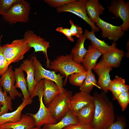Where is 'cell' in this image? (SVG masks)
<instances>
[{"instance_id":"6da1fadb","label":"cell","mask_w":129,"mask_h":129,"mask_svg":"<svg viewBox=\"0 0 129 129\" xmlns=\"http://www.w3.org/2000/svg\"><path fill=\"white\" fill-rule=\"evenodd\" d=\"M92 97L95 109L91 125L95 129H105L115 120L113 104L103 91L100 94L95 91Z\"/></svg>"},{"instance_id":"7a4b0ae2","label":"cell","mask_w":129,"mask_h":129,"mask_svg":"<svg viewBox=\"0 0 129 129\" xmlns=\"http://www.w3.org/2000/svg\"><path fill=\"white\" fill-rule=\"evenodd\" d=\"M48 68L55 73L59 72L60 75L65 77L64 85L66 84L68 78L70 75L86 70L83 65L74 61L70 54L57 57L50 61Z\"/></svg>"},{"instance_id":"3957f363","label":"cell","mask_w":129,"mask_h":129,"mask_svg":"<svg viewBox=\"0 0 129 129\" xmlns=\"http://www.w3.org/2000/svg\"><path fill=\"white\" fill-rule=\"evenodd\" d=\"M31 7L25 0H18L2 15L5 21L10 25L17 22L26 23L29 20Z\"/></svg>"},{"instance_id":"277c9868","label":"cell","mask_w":129,"mask_h":129,"mask_svg":"<svg viewBox=\"0 0 129 129\" xmlns=\"http://www.w3.org/2000/svg\"><path fill=\"white\" fill-rule=\"evenodd\" d=\"M1 48L3 53L10 64L22 59L25 54L31 48L23 38L15 40Z\"/></svg>"},{"instance_id":"5b68a950","label":"cell","mask_w":129,"mask_h":129,"mask_svg":"<svg viewBox=\"0 0 129 129\" xmlns=\"http://www.w3.org/2000/svg\"><path fill=\"white\" fill-rule=\"evenodd\" d=\"M72 92L67 91L57 95L48 105L55 119L58 122L64 117L70 110V102Z\"/></svg>"},{"instance_id":"8992f818","label":"cell","mask_w":129,"mask_h":129,"mask_svg":"<svg viewBox=\"0 0 129 129\" xmlns=\"http://www.w3.org/2000/svg\"><path fill=\"white\" fill-rule=\"evenodd\" d=\"M87 0H74L56 9L57 13L69 12L81 18L91 27L92 31L95 33L99 31V29L90 20L86 12V5Z\"/></svg>"},{"instance_id":"52a82bcc","label":"cell","mask_w":129,"mask_h":129,"mask_svg":"<svg viewBox=\"0 0 129 129\" xmlns=\"http://www.w3.org/2000/svg\"><path fill=\"white\" fill-rule=\"evenodd\" d=\"M31 59L35 68L34 79L37 84L43 79H48L55 83L62 91L66 90L63 87V78L64 76L61 75L59 74H57L54 71L45 69L35 55Z\"/></svg>"},{"instance_id":"ba28073f","label":"cell","mask_w":129,"mask_h":129,"mask_svg":"<svg viewBox=\"0 0 129 129\" xmlns=\"http://www.w3.org/2000/svg\"><path fill=\"white\" fill-rule=\"evenodd\" d=\"M124 55L123 51L119 49L103 54L101 60L93 69L98 75L105 69L117 68L120 65Z\"/></svg>"},{"instance_id":"9c48e42d","label":"cell","mask_w":129,"mask_h":129,"mask_svg":"<svg viewBox=\"0 0 129 129\" xmlns=\"http://www.w3.org/2000/svg\"><path fill=\"white\" fill-rule=\"evenodd\" d=\"M109 12L116 18L121 19L123 23L121 25L122 30L124 32L129 27V2H125L123 0L112 1L108 7Z\"/></svg>"},{"instance_id":"30bf717a","label":"cell","mask_w":129,"mask_h":129,"mask_svg":"<svg viewBox=\"0 0 129 129\" xmlns=\"http://www.w3.org/2000/svg\"><path fill=\"white\" fill-rule=\"evenodd\" d=\"M23 38L26 40L29 47L33 48L35 52H42L44 54L46 59L47 67L48 68L50 61L48 59L47 51L48 48L50 47L49 42L30 30L25 32Z\"/></svg>"},{"instance_id":"8fae6325","label":"cell","mask_w":129,"mask_h":129,"mask_svg":"<svg viewBox=\"0 0 129 129\" xmlns=\"http://www.w3.org/2000/svg\"><path fill=\"white\" fill-rule=\"evenodd\" d=\"M37 96L40 102L38 111L35 114L27 113L33 118L35 127H41L45 124L56 123L57 122L54 117L50 109L45 106L43 102V93L40 94Z\"/></svg>"},{"instance_id":"7c38bea8","label":"cell","mask_w":129,"mask_h":129,"mask_svg":"<svg viewBox=\"0 0 129 129\" xmlns=\"http://www.w3.org/2000/svg\"><path fill=\"white\" fill-rule=\"evenodd\" d=\"M15 82L13 67L10 65L6 72L1 76L0 78V85L4 91L8 93L13 100L15 99L16 97H21L22 96V94L18 92L15 86Z\"/></svg>"},{"instance_id":"4fadbf2b","label":"cell","mask_w":129,"mask_h":129,"mask_svg":"<svg viewBox=\"0 0 129 129\" xmlns=\"http://www.w3.org/2000/svg\"><path fill=\"white\" fill-rule=\"evenodd\" d=\"M96 25L101 30L102 35L103 38L115 42L124 34L121 25L115 26L106 22L99 17L96 23Z\"/></svg>"},{"instance_id":"5bb4252c","label":"cell","mask_w":129,"mask_h":129,"mask_svg":"<svg viewBox=\"0 0 129 129\" xmlns=\"http://www.w3.org/2000/svg\"><path fill=\"white\" fill-rule=\"evenodd\" d=\"M93 101L90 94L80 91L73 95L70 100V110L74 113Z\"/></svg>"},{"instance_id":"9a60e30c","label":"cell","mask_w":129,"mask_h":129,"mask_svg":"<svg viewBox=\"0 0 129 129\" xmlns=\"http://www.w3.org/2000/svg\"><path fill=\"white\" fill-rule=\"evenodd\" d=\"M84 34L87 39L91 41V43L102 54L118 50L116 47V43L113 42L111 45H108L104 41L97 38L95 36V33L92 31H89L86 29Z\"/></svg>"},{"instance_id":"2e32d148","label":"cell","mask_w":129,"mask_h":129,"mask_svg":"<svg viewBox=\"0 0 129 129\" xmlns=\"http://www.w3.org/2000/svg\"><path fill=\"white\" fill-rule=\"evenodd\" d=\"M22 99V102L16 110L0 115V125L7 122H17L20 120L23 110L26 106L31 104L32 102V99L30 98Z\"/></svg>"},{"instance_id":"e0dca14e","label":"cell","mask_w":129,"mask_h":129,"mask_svg":"<svg viewBox=\"0 0 129 129\" xmlns=\"http://www.w3.org/2000/svg\"><path fill=\"white\" fill-rule=\"evenodd\" d=\"M20 67L27 73L26 82L27 90L30 96L37 84L34 79L35 68L32 59L24 60Z\"/></svg>"},{"instance_id":"ac0fdd59","label":"cell","mask_w":129,"mask_h":129,"mask_svg":"<svg viewBox=\"0 0 129 129\" xmlns=\"http://www.w3.org/2000/svg\"><path fill=\"white\" fill-rule=\"evenodd\" d=\"M35 127L33 118L27 113L22 115L21 119L17 122H7L0 125V129H31Z\"/></svg>"},{"instance_id":"d6986e66","label":"cell","mask_w":129,"mask_h":129,"mask_svg":"<svg viewBox=\"0 0 129 129\" xmlns=\"http://www.w3.org/2000/svg\"><path fill=\"white\" fill-rule=\"evenodd\" d=\"M43 79V97L44 103L48 106L55 97L64 91H61L54 82L48 79Z\"/></svg>"},{"instance_id":"ffe728a7","label":"cell","mask_w":129,"mask_h":129,"mask_svg":"<svg viewBox=\"0 0 129 129\" xmlns=\"http://www.w3.org/2000/svg\"><path fill=\"white\" fill-rule=\"evenodd\" d=\"M82 62L85 70H91L96 65L97 60L102 53L91 43Z\"/></svg>"},{"instance_id":"44dd1931","label":"cell","mask_w":129,"mask_h":129,"mask_svg":"<svg viewBox=\"0 0 129 129\" xmlns=\"http://www.w3.org/2000/svg\"><path fill=\"white\" fill-rule=\"evenodd\" d=\"M95 109V105L93 100L74 114L77 117L79 123L91 124L94 119Z\"/></svg>"},{"instance_id":"7402d4cb","label":"cell","mask_w":129,"mask_h":129,"mask_svg":"<svg viewBox=\"0 0 129 129\" xmlns=\"http://www.w3.org/2000/svg\"><path fill=\"white\" fill-rule=\"evenodd\" d=\"M58 122L54 124H47L43 125V129H63L70 125L79 123L78 119L74 113L69 110L65 115Z\"/></svg>"},{"instance_id":"603a6c76","label":"cell","mask_w":129,"mask_h":129,"mask_svg":"<svg viewBox=\"0 0 129 129\" xmlns=\"http://www.w3.org/2000/svg\"><path fill=\"white\" fill-rule=\"evenodd\" d=\"M87 14L91 21L93 23H96L105 9L98 0H87L86 5Z\"/></svg>"},{"instance_id":"cb8c5ba5","label":"cell","mask_w":129,"mask_h":129,"mask_svg":"<svg viewBox=\"0 0 129 129\" xmlns=\"http://www.w3.org/2000/svg\"><path fill=\"white\" fill-rule=\"evenodd\" d=\"M86 39L84 34H82L80 38H78L77 43L71 50L70 54L73 59L79 64L82 63L87 51L84 46Z\"/></svg>"},{"instance_id":"d4e9b609","label":"cell","mask_w":129,"mask_h":129,"mask_svg":"<svg viewBox=\"0 0 129 129\" xmlns=\"http://www.w3.org/2000/svg\"><path fill=\"white\" fill-rule=\"evenodd\" d=\"M129 90V86L125 84V79L118 76L112 81L109 89L112 93L113 100H116L121 94Z\"/></svg>"},{"instance_id":"484cf974","label":"cell","mask_w":129,"mask_h":129,"mask_svg":"<svg viewBox=\"0 0 129 129\" xmlns=\"http://www.w3.org/2000/svg\"><path fill=\"white\" fill-rule=\"evenodd\" d=\"M14 72L16 81L15 87L21 89L24 98H30V96L28 91L26 80L23 71L19 67L15 68Z\"/></svg>"},{"instance_id":"4316f807","label":"cell","mask_w":129,"mask_h":129,"mask_svg":"<svg viewBox=\"0 0 129 129\" xmlns=\"http://www.w3.org/2000/svg\"><path fill=\"white\" fill-rule=\"evenodd\" d=\"M112 68H108L102 70L98 75L99 76L97 82L98 86L103 91L107 93L111 83L109 73L112 70Z\"/></svg>"},{"instance_id":"83f0119b","label":"cell","mask_w":129,"mask_h":129,"mask_svg":"<svg viewBox=\"0 0 129 129\" xmlns=\"http://www.w3.org/2000/svg\"><path fill=\"white\" fill-rule=\"evenodd\" d=\"M97 81L91 70L86 71V78L80 87V91L90 94L94 87L97 86Z\"/></svg>"},{"instance_id":"f1b7e54d","label":"cell","mask_w":129,"mask_h":129,"mask_svg":"<svg viewBox=\"0 0 129 129\" xmlns=\"http://www.w3.org/2000/svg\"><path fill=\"white\" fill-rule=\"evenodd\" d=\"M11 98L7 95V93L3 91L0 85V115L7 113L9 110H12Z\"/></svg>"},{"instance_id":"f546056e","label":"cell","mask_w":129,"mask_h":129,"mask_svg":"<svg viewBox=\"0 0 129 129\" xmlns=\"http://www.w3.org/2000/svg\"><path fill=\"white\" fill-rule=\"evenodd\" d=\"M86 71L72 74L69 76L70 83L73 85L80 87L83 83L86 76Z\"/></svg>"},{"instance_id":"4dcf8cb0","label":"cell","mask_w":129,"mask_h":129,"mask_svg":"<svg viewBox=\"0 0 129 129\" xmlns=\"http://www.w3.org/2000/svg\"><path fill=\"white\" fill-rule=\"evenodd\" d=\"M116 100L121 107L122 111H124L129 103V91H127L122 93Z\"/></svg>"},{"instance_id":"1f68e13d","label":"cell","mask_w":129,"mask_h":129,"mask_svg":"<svg viewBox=\"0 0 129 129\" xmlns=\"http://www.w3.org/2000/svg\"><path fill=\"white\" fill-rule=\"evenodd\" d=\"M18 0H0V15L5 13Z\"/></svg>"},{"instance_id":"d6a6232c","label":"cell","mask_w":129,"mask_h":129,"mask_svg":"<svg viewBox=\"0 0 129 129\" xmlns=\"http://www.w3.org/2000/svg\"><path fill=\"white\" fill-rule=\"evenodd\" d=\"M10 64L3 53L1 46L0 47V76L6 72Z\"/></svg>"},{"instance_id":"836d02e7","label":"cell","mask_w":129,"mask_h":129,"mask_svg":"<svg viewBox=\"0 0 129 129\" xmlns=\"http://www.w3.org/2000/svg\"><path fill=\"white\" fill-rule=\"evenodd\" d=\"M74 0H44L43 1L50 6L57 8L61 7L65 4Z\"/></svg>"},{"instance_id":"e575fe53","label":"cell","mask_w":129,"mask_h":129,"mask_svg":"<svg viewBox=\"0 0 129 129\" xmlns=\"http://www.w3.org/2000/svg\"><path fill=\"white\" fill-rule=\"evenodd\" d=\"M70 23L71 25L70 29L72 36H74L78 38H80L82 35L83 30L82 28L75 25L71 20H70Z\"/></svg>"},{"instance_id":"d590c367","label":"cell","mask_w":129,"mask_h":129,"mask_svg":"<svg viewBox=\"0 0 129 129\" xmlns=\"http://www.w3.org/2000/svg\"><path fill=\"white\" fill-rule=\"evenodd\" d=\"M93 128L91 124H84L79 123L77 124L67 126L63 129H93Z\"/></svg>"},{"instance_id":"8d00e7d4","label":"cell","mask_w":129,"mask_h":129,"mask_svg":"<svg viewBox=\"0 0 129 129\" xmlns=\"http://www.w3.org/2000/svg\"><path fill=\"white\" fill-rule=\"evenodd\" d=\"M56 31L64 34L70 41L74 42V40L72 36L70 29L68 28H64L62 27H59L56 28Z\"/></svg>"},{"instance_id":"74e56055","label":"cell","mask_w":129,"mask_h":129,"mask_svg":"<svg viewBox=\"0 0 129 129\" xmlns=\"http://www.w3.org/2000/svg\"><path fill=\"white\" fill-rule=\"evenodd\" d=\"M124 124L122 121L118 120L113 122L105 129H124Z\"/></svg>"},{"instance_id":"f35d334b","label":"cell","mask_w":129,"mask_h":129,"mask_svg":"<svg viewBox=\"0 0 129 129\" xmlns=\"http://www.w3.org/2000/svg\"><path fill=\"white\" fill-rule=\"evenodd\" d=\"M31 129H43L41 127H35Z\"/></svg>"},{"instance_id":"ab89813d","label":"cell","mask_w":129,"mask_h":129,"mask_svg":"<svg viewBox=\"0 0 129 129\" xmlns=\"http://www.w3.org/2000/svg\"><path fill=\"white\" fill-rule=\"evenodd\" d=\"M2 36H3L2 34L0 36V47L1 46L0 44H1V40H2Z\"/></svg>"},{"instance_id":"60d3db41","label":"cell","mask_w":129,"mask_h":129,"mask_svg":"<svg viewBox=\"0 0 129 129\" xmlns=\"http://www.w3.org/2000/svg\"><path fill=\"white\" fill-rule=\"evenodd\" d=\"M8 129V128H4V129Z\"/></svg>"},{"instance_id":"b9f144b4","label":"cell","mask_w":129,"mask_h":129,"mask_svg":"<svg viewBox=\"0 0 129 129\" xmlns=\"http://www.w3.org/2000/svg\"><path fill=\"white\" fill-rule=\"evenodd\" d=\"M93 129H94V128H93Z\"/></svg>"}]
</instances>
